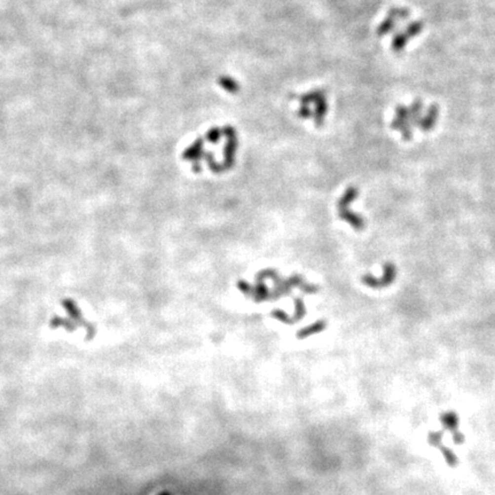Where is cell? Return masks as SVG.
<instances>
[{
  "instance_id": "obj_1",
  "label": "cell",
  "mask_w": 495,
  "mask_h": 495,
  "mask_svg": "<svg viewBox=\"0 0 495 495\" xmlns=\"http://www.w3.org/2000/svg\"><path fill=\"white\" fill-rule=\"evenodd\" d=\"M159 495H171V493L167 492V491H165V492H162Z\"/></svg>"
}]
</instances>
